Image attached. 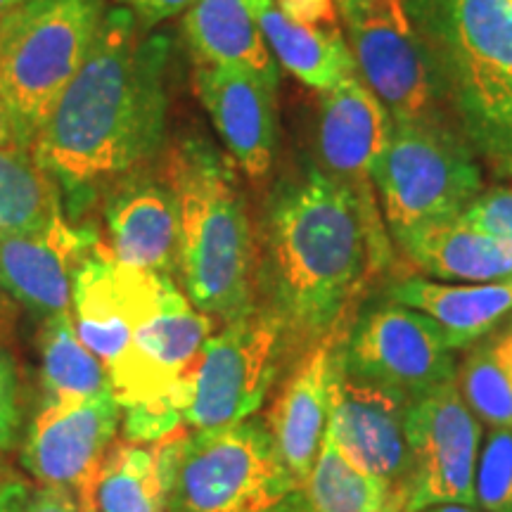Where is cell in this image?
I'll return each instance as SVG.
<instances>
[{
    "mask_svg": "<svg viewBox=\"0 0 512 512\" xmlns=\"http://www.w3.org/2000/svg\"><path fill=\"white\" fill-rule=\"evenodd\" d=\"M169 38L124 5L107 10L86 62L34 140L38 162L74 207L157 155L164 143Z\"/></svg>",
    "mask_w": 512,
    "mask_h": 512,
    "instance_id": "obj_1",
    "label": "cell"
},
{
    "mask_svg": "<svg viewBox=\"0 0 512 512\" xmlns=\"http://www.w3.org/2000/svg\"><path fill=\"white\" fill-rule=\"evenodd\" d=\"M392 254L375 195L316 164L275 185L259 242V287L285 337L316 347L347 318Z\"/></svg>",
    "mask_w": 512,
    "mask_h": 512,
    "instance_id": "obj_2",
    "label": "cell"
},
{
    "mask_svg": "<svg viewBox=\"0 0 512 512\" xmlns=\"http://www.w3.org/2000/svg\"><path fill=\"white\" fill-rule=\"evenodd\" d=\"M441 117L484 169L512 181V3L403 0Z\"/></svg>",
    "mask_w": 512,
    "mask_h": 512,
    "instance_id": "obj_3",
    "label": "cell"
},
{
    "mask_svg": "<svg viewBox=\"0 0 512 512\" xmlns=\"http://www.w3.org/2000/svg\"><path fill=\"white\" fill-rule=\"evenodd\" d=\"M238 174V166L202 138L174 143L164 171L178 209L174 280L216 323L259 306V238Z\"/></svg>",
    "mask_w": 512,
    "mask_h": 512,
    "instance_id": "obj_4",
    "label": "cell"
},
{
    "mask_svg": "<svg viewBox=\"0 0 512 512\" xmlns=\"http://www.w3.org/2000/svg\"><path fill=\"white\" fill-rule=\"evenodd\" d=\"M107 0H31L0 19V95L27 147L91 53Z\"/></svg>",
    "mask_w": 512,
    "mask_h": 512,
    "instance_id": "obj_5",
    "label": "cell"
},
{
    "mask_svg": "<svg viewBox=\"0 0 512 512\" xmlns=\"http://www.w3.org/2000/svg\"><path fill=\"white\" fill-rule=\"evenodd\" d=\"M166 512H311L266 420L188 432Z\"/></svg>",
    "mask_w": 512,
    "mask_h": 512,
    "instance_id": "obj_6",
    "label": "cell"
},
{
    "mask_svg": "<svg viewBox=\"0 0 512 512\" xmlns=\"http://www.w3.org/2000/svg\"><path fill=\"white\" fill-rule=\"evenodd\" d=\"M484 166L448 124H396L373 169L392 245L456 221L484 190Z\"/></svg>",
    "mask_w": 512,
    "mask_h": 512,
    "instance_id": "obj_7",
    "label": "cell"
},
{
    "mask_svg": "<svg viewBox=\"0 0 512 512\" xmlns=\"http://www.w3.org/2000/svg\"><path fill=\"white\" fill-rule=\"evenodd\" d=\"M285 328L266 306L211 332L183 384V427L209 432L254 418L278 370Z\"/></svg>",
    "mask_w": 512,
    "mask_h": 512,
    "instance_id": "obj_8",
    "label": "cell"
},
{
    "mask_svg": "<svg viewBox=\"0 0 512 512\" xmlns=\"http://www.w3.org/2000/svg\"><path fill=\"white\" fill-rule=\"evenodd\" d=\"M349 375L382 384L418 401L456 380V349L425 313L387 302L373 306L344 330L335 351Z\"/></svg>",
    "mask_w": 512,
    "mask_h": 512,
    "instance_id": "obj_9",
    "label": "cell"
},
{
    "mask_svg": "<svg viewBox=\"0 0 512 512\" xmlns=\"http://www.w3.org/2000/svg\"><path fill=\"white\" fill-rule=\"evenodd\" d=\"M216 320L190 302L171 275H164L155 304L133 332L131 347L110 370L121 411L138 406L176 408L183 415V384Z\"/></svg>",
    "mask_w": 512,
    "mask_h": 512,
    "instance_id": "obj_10",
    "label": "cell"
},
{
    "mask_svg": "<svg viewBox=\"0 0 512 512\" xmlns=\"http://www.w3.org/2000/svg\"><path fill=\"white\" fill-rule=\"evenodd\" d=\"M482 439V422L460 396L456 380L411 403L406 415L411 479L403 512H422L441 503L477 505Z\"/></svg>",
    "mask_w": 512,
    "mask_h": 512,
    "instance_id": "obj_11",
    "label": "cell"
},
{
    "mask_svg": "<svg viewBox=\"0 0 512 512\" xmlns=\"http://www.w3.org/2000/svg\"><path fill=\"white\" fill-rule=\"evenodd\" d=\"M119 430L121 406L114 392L83 401H46L29 425L22 465L38 486L72 491L81 503L95 510L100 467Z\"/></svg>",
    "mask_w": 512,
    "mask_h": 512,
    "instance_id": "obj_12",
    "label": "cell"
},
{
    "mask_svg": "<svg viewBox=\"0 0 512 512\" xmlns=\"http://www.w3.org/2000/svg\"><path fill=\"white\" fill-rule=\"evenodd\" d=\"M342 24L358 74L392 121L446 124L420 46L406 22L403 0H373L368 8L344 17Z\"/></svg>",
    "mask_w": 512,
    "mask_h": 512,
    "instance_id": "obj_13",
    "label": "cell"
},
{
    "mask_svg": "<svg viewBox=\"0 0 512 512\" xmlns=\"http://www.w3.org/2000/svg\"><path fill=\"white\" fill-rule=\"evenodd\" d=\"M411 403L394 389L349 375L335 356L328 437L349 460L392 484L403 498V508L411 479L406 441V415Z\"/></svg>",
    "mask_w": 512,
    "mask_h": 512,
    "instance_id": "obj_14",
    "label": "cell"
},
{
    "mask_svg": "<svg viewBox=\"0 0 512 512\" xmlns=\"http://www.w3.org/2000/svg\"><path fill=\"white\" fill-rule=\"evenodd\" d=\"M192 86L240 174L249 181L271 174L278 147V83L245 67L195 62Z\"/></svg>",
    "mask_w": 512,
    "mask_h": 512,
    "instance_id": "obj_15",
    "label": "cell"
},
{
    "mask_svg": "<svg viewBox=\"0 0 512 512\" xmlns=\"http://www.w3.org/2000/svg\"><path fill=\"white\" fill-rule=\"evenodd\" d=\"M162 280V273L119 264L102 240L83 259L74 283L72 318L83 344L100 358L107 375L126 356Z\"/></svg>",
    "mask_w": 512,
    "mask_h": 512,
    "instance_id": "obj_16",
    "label": "cell"
},
{
    "mask_svg": "<svg viewBox=\"0 0 512 512\" xmlns=\"http://www.w3.org/2000/svg\"><path fill=\"white\" fill-rule=\"evenodd\" d=\"M98 242L95 230L76 228L57 209L38 226L0 240V287L43 318L72 311L76 275Z\"/></svg>",
    "mask_w": 512,
    "mask_h": 512,
    "instance_id": "obj_17",
    "label": "cell"
},
{
    "mask_svg": "<svg viewBox=\"0 0 512 512\" xmlns=\"http://www.w3.org/2000/svg\"><path fill=\"white\" fill-rule=\"evenodd\" d=\"M389 136L392 117L358 72L320 93L318 155L325 174L339 183L375 195L373 169Z\"/></svg>",
    "mask_w": 512,
    "mask_h": 512,
    "instance_id": "obj_18",
    "label": "cell"
},
{
    "mask_svg": "<svg viewBox=\"0 0 512 512\" xmlns=\"http://www.w3.org/2000/svg\"><path fill=\"white\" fill-rule=\"evenodd\" d=\"M105 204L107 252L119 264L174 278L178 209L169 185L128 176L112 185Z\"/></svg>",
    "mask_w": 512,
    "mask_h": 512,
    "instance_id": "obj_19",
    "label": "cell"
},
{
    "mask_svg": "<svg viewBox=\"0 0 512 512\" xmlns=\"http://www.w3.org/2000/svg\"><path fill=\"white\" fill-rule=\"evenodd\" d=\"M332 335L306 351L266 415V427L290 475L306 484L316 463L330 418V377L337 342Z\"/></svg>",
    "mask_w": 512,
    "mask_h": 512,
    "instance_id": "obj_20",
    "label": "cell"
},
{
    "mask_svg": "<svg viewBox=\"0 0 512 512\" xmlns=\"http://www.w3.org/2000/svg\"><path fill=\"white\" fill-rule=\"evenodd\" d=\"M389 299L430 316L451 347L463 351L512 316V280L451 285L408 275L389 287Z\"/></svg>",
    "mask_w": 512,
    "mask_h": 512,
    "instance_id": "obj_21",
    "label": "cell"
},
{
    "mask_svg": "<svg viewBox=\"0 0 512 512\" xmlns=\"http://www.w3.org/2000/svg\"><path fill=\"white\" fill-rule=\"evenodd\" d=\"M408 264L439 283L512 280V240L448 221L418 230L394 245Z\"/></svg>",
    "mask_w": 512,
    "mask_h": 512,
    "instance_id": "obj_22",
    "label": "cell"
},
{
    "mask_svg": "<svg viewBox=\"0 0 512 512\" xmlns=\"http://www.w3.org/2000/svg\"><path fill=\"white\" fill-rule=\"evenodd\" d=\"M188 430L155 444L114 441L95 484L98 512H166Z\"/></svg>",
    "mask_w": 512,
    "mask_h": 512,
    "instance_id": "obj_23",
    "label": "cell"
},
{
    "mask_svg": "<svg viewBox=\"0 0 512 512\" xmlns=\"http://www.w3.org/2000/svg\"><path fill=\"white\" fill-rule=\"evenodd\" d=\"M264 0H197L183 17L195 62L245 67L280 83V67L259 27Z\"/></svg>",
    "mask_w": 512,
    "mask_h": 512,
    "instance_id": "obj_24",
    "label": "cell"
},
{
    "mask_svg": "<svg viewBox=\"0 0 512 512\" xmlns=\"http://www.w3.org/2000/svg\"><path fill=\"white\" fill-rule=\"evenodd\" d=\"M259 27L280 69L313 91L323 93L358 72L342 27H316L294 22L278 10L275 0L259 5Z\"/></svg>",
    "mask_w": 512,
    "mask_h": 512,
    "instance_id": "obj_25",
    "label": "cell"
},
{
    "mask_svg": "<svg viewBox=\"0 0 512 512\" xmlns=\"http://www.w3.org/2000/svg\"><path fill=\"white\" fill-rule=\"evenodd\" d=\"M456 387L489 430H512V316L465 349Z\"/></svg>",
    "mask_w": 512,
    "mask_h": 512,
    "instance_id": "obj_26",
    "label": "cell"
},
{
    "mask_svg": "<svg viewBox=\"0 0 512 512\" xmlns=\"http://www.w3.org/2000/svg\"><path fill=\"white\" fill-rule=\"evenodd\" d=\"M41 377L46 401L67 403L112 392L100 358L83 344L72 311L48 316L41 328Z\"/></svg>",
    "mask_w": 512,
    "mask_h": 512,
    "instance_id": "obj_27",
    "label": "cell"
},
{
    "mask_svg": "<svg viewBox=\"0 0 512 512\" xmlns=\"http://www.w3.org/2000/svg\"><path fill=\"white\" fill-rule=\"evenodd\" d=\"M304 494L311 512H387L403 505L392 484L344 456L328 432L304 484Z\"/></svg>",
    "mask_w": 512,
    "mask_h": 512,
    "instance_id": "obj_28",
    "label": "cell"
},
{
    "mask_svg": "<svg viewBox=\"0 0 512 512\" xmlns=\"http://www.w3.org/2000/svg\"><path fill=\"white\" fill-rule=\"evenodd\" d=\"M62 209V192L34 147H0V240L38 226Z\"/></svg>",
    "mask_w": 512,
    "mask_h": 512,
    "instance_id": "obj_29",
    "label": "cell"
},
{
    "mask_svg": "<svg viewBox=\"0 0 512 512\" xmlns=\"http://www.w3.org/2000/svg\"><path fill=\"white\" fill-rule=\"evenodd\" d=\"M475 496L484 512H512V430H489L482 439Z\"/></svg>",
    "mask_w": 512,
    "mask_h": 512,
    "instance_id": "obj_30",
    "label": "cell"
},
{
    "mask_svg": "<svg viewBox=\"0 0 512 512\" xmlns=\"http://www.w3.org/2000/svg\"><path fill=\"white\" fill-rule=\"evenodd\" d=\"M458 221L496 235V238L512 240V188L510 185L484 188L475 200L467 204Z\"/></svg>",
    "mask_w": 512,
    "mask_h": 512,
    "instance_id": "obj_31",
    "label": "cell"
},
{
    "mask_svg": "<svg viewBox=\"0 0 512 512\" xmlns=\"http://www.w3.org/2000/svg\"><path fill=\"white\" fill-rule=\"evenodd\" d=\"M22 411H19L17 373L8 351L0 349V451H12L17 446Z\"/></svg>",
    "mask_w": 512,
    "mask_h": 512,
    "instance_id": "obj_32",
    "label": "cell"
},
{
    "mask_svg": "<svg viewBox=\"0 0 512 512\" xmlns=\"http://www.w3.org/2000/svg\"><path fill=\"white\" fill-rule=\"evenodd\" d=\"M275 5L294 22L316 24V27H342L337 0H275Z\"/></svg>",
    "mask_w": 512,
    "mask_h": 512,
    "instance_id": "obj_33",
    "label": "cell"
},
{
    "mask_svg": "<svg viewBox=\"0 0 512 512\" xmlns=\"http://www.w3.org/2000/svg\"><path fill=\"white\" fill-rule=\"evenodd\" d=\"M197 0H117V5H124L145 29H155L166 19L185 15Z\"/></svg>",
    "mask_w": 512,
    "mask_h": 512,
    "instance_id": "obj_34",
    "label": "cell"
},
{
    "mask_svg": "<svg viewBox=\"0 0 512 512\" xmlns=\"http://www.w3.org/2000/svg\"><path fill=\"white\" fill-rule=\"evenodd\" d=\"M27 512H95L72 491L60 489V486H38L31 496Z\"/></svg>",
    "mask_w": 512,
    "mask_h": 512,
    "instance_id": "obj_35",
    "label": "cell"
},
{
    "mask_svg": "<svg viewBox=\"0 0 512 512\" xmlns=\"http://www.w3.org/2000/svg\"><path fill=\"white\" fill-rule=\"evenodd\" d=\"M34 489L22 479H3L0 482V512H27Z\"/></svg>",
    "mask_w": 512,
    "mask_h": 512,
    "instance_id": "obj_36",
    "label": "cell"
},
{
    "mask_svg": "<svg viewBox=\"0 0 512 512\" xmlns=\"http://www.w3.org/2000/svg\"><path fill=\"white\" fill-rule=\"evenodd\" d=\"M8 145H24V143H22V136H19L17 121L12 117L8 102H5L3 95H0V147H8Z\"/></svg>",
    "mask_w": 512,
    "mask_h": 512,
    "instance_id": "obj_37",
    "label": "cell"
},
{
    "mask_svg": "<svg viewBox=\"0 0 512 512\" xmlns=\"http://www.w3.org/2000/svg\"><path fill=\"white\" fill-rule=\"evenodd\" d=\"M422 512H484L477 505H460V503H441L432 505V508H425Z\"/></svg>",
    "mask_w": 512,
    "mask_h": 512,
    "instance_id": "obj_38",
    "label": "cell"
},
{
    "mask_svg": "<svg viewBox=\"0 0 512 512\" xmlns=\"http://www.w3.org/2000/svg\"><path fill=\"white\" fill-rule=\"evenodd\" d=\"M370 3H373V0H337L339 15H342V19H344V17L354 15V12H358V10L368 8Z\"/></svg>",
    "mask_w": 512,
    "mask_h": 512,
    "instance_id": "obj_39",
    "label": "cell"
},
{
    "mask_svg": "<svg viewBox=\"0 0 512 512\" xmlns=\"http://www.w3.org/2000/svg\"><path fill=\"white\" fill-rule=\"evenodd\" d=\"M27 3H31V0H0V19L12 15V12H17L19 8H24Z\"/></svg>",
    "mask_w": 512,
    "mask_h": 512,
    "instance_id": "obj_40",
    "label": "cell"
},
{
    "mask_svg": "<svg viewBox=\"0 0 512 512\" xmlns=\"http://www.w3.org/2000/svg\"><path fill=\"white\" fill-rule=\"evenodd\" d=\"M387 512H403V505H396V508H389Z\"/></svg>",
    "mask_w": 512,
    "mask_h": 512,
    "instance_id": "obj_41",
    "label": "cell"
},
{
    "mask_svg": "<svg viewBox=\"0 0 512 512\" xmlns=\"http://www.w3.org/2000/svg\"><path fill=\"white\" fill-rule=\"evenodd\" d=\"M510 3H512V0H510Z\"/></svg>",
    "mask_w": 512,
    "mask_h": 512,
    "instance_id": "obj_42",
    "label": "cell"
}]
</instances>
